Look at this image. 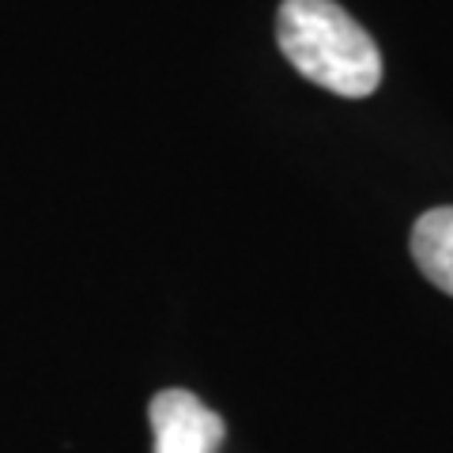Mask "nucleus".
Listing matches in <instances>:
<instances>
[{"label": "nucleus", "mask_w": 453, "mask_h": 453, "mask_svg": "<svg viewBox=\"0 0 453 453\" xmlns=\"http://www.w3.org/2000/svg\"><path fill=\"white\" fill-rule=\"evenodd\" d=\"M412 257L434 288L453 295V204L423 211L412 226Z\"/></svg>", "instance_id": "3"}, {"label": "nucleus", "mask_w": 453, "mask_h": 453, "mask_svg": "<svg viewBox=\"0 0 453 453\" xmlns=\"http://www.w3.org/2000/svg\"><path fill=\"white\" fill-rule=\"evenodd\" d=\"M276 38L295 73L318 88L344 98H366L378 91L381 53L336 0H283Z\"/></svg>", "instance_id": "1"}, {"label": "nucleus", "mask_w": 453, "mask_h": 453, "mask_svg": "<svg viewBox=\"0 0 453 453\" xmlns=\"http://www.w3.org/2000/svg\"><path fill=\"white\" fill-rule=\"evenodd\" d=\"M155 453H216L226 438L223 416L189 389H163L148 404Z\"/></svg>", "instance_id": "2"}]
</instances>
